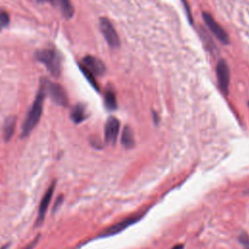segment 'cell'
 Here are the masks:
<instances>
[{"label":"cell","instance_id":"cell-1","mask_svg":"<svg viewBox=\"0 0 249 249\" xmlns=\"http://www.w3.org/2000/svg\"><path fill=\"white\" fill-rule=\"evenodd\" d=\"M45 91L42 87H40V89L37 92V95L31 105V108L29 109L25 120L22 124L21 127V137H26L36 126V124L39 123L42 112H43V103L45 98Z\"/></svg>","mask_w":249,"mask_h":249},{"label":"cell","instance_id":"cell-2","mask_svg":"<svg viewBox=\"0 0 249 249\" xmlns=\"http://www.w3.org/2000/svg\"><path fill=\"white\" fill-rule=\"evenodd\" d=\"M37 61L43 63L47 70L54 77H59L61 73V55L54 49L39 50L35 53Z\"/></svg>","mask_w":249,"mask_h":249},{"label":"cell","instance_id":"cell-3","mask_svg":"<svg viewBox=\"0 0 249 249\" xmlns=\"http://www.w3.org/2000/svg\"><path fill=\"white\" fill-rule=\"evenodd\" d=\"M41 87L44 89L45 93L48 94L54 103L63 107L68 105V97L62 86L43 79L41 82Z\"/></svg>","mask_w":249,"mask_h":249},{"label":"cell","instance_id":"cell-4","mask_svg":"<svg viewBox=\"0 0 249 249\" xmlns=\"http://www.w3.org/2000/svg\"><path fill=\"white\" fill-rule=\"evenodd\" d=\"M99 28L101 33L103 34L106 42L111 48H119L120 47V38L119 35L111 23V21L106 18H101L99 19Z\"/></svg>","mask_w":249,"mask_h":249},{"label":"cell","instance_id":"cell-5","mask_svg":"<svg viewBox=\"0 0 249 249\" xmlns=\"http://www.w3.org/2000/svg\"><path fill=\"white\" fill-rule=\"evenodd\" d=\"M202 18L205 22V24L207 25V27L210 29V31L214 34V36L223 44H230V38L229 35L227 34V32L225 31V29L212 18V16L207 13V12H203L202 13Z\"/></svg>","mask_w":249,"mask_h":249},{"label":"cell","instance_id":"cell-6","mask_svg":"<svg viewBox=\"0 0 249 249\" xmlns=\"http://www.w3.org/2000/svg\"><path fill=\"white\" fill-rule=\"evenodd\" d=\"M216 74H217V81L220 89L227 94L229 91V85H230V68L228 63L225 59H220L217 67H216Z\"/></svg>","mask_w":249,"mask_h":249},{"label":"cell","instance_id":"cell-7","mask_svg":"<svg viewBox=\"0 0 249 249\" xmlns=\"http://www.w3.org/2000/svg\"><path fill=\"white\" fill-rule=\"evenodd\" d=\"M142 215H132L129 217L124 218V220L112 225L111 227L105 229L102 232H100L99 236L101 237H105V236H110V235H114L116 233H119L120 231H124L125 228L133 225L134 223H136L137 221H139L141 219Z\"/></svg>","mask_w":249,"mask_h":249},{"label":"cell","instance_id":"cell-8","mask_svg":"<svg viewBox=\"0 0 249 249\" xmlns=\"http://www.w3.org/2000/svg\"><path fill=\"white\" fill-rule=\"evenodd\" d=\"M120 131V122L115 117H109L104 127L105 141L108 144H115Z\"/></svg>","mask_w":249,"mask_h":249},{"label":"cell","instance_id":"cell-9","mask_svg":"<svg viewBox=\"0 0 249 249\" xmlns=\"http://www.w3.org/2000/svg\"><path fill=\"white\" fill-rule=\"evenodd\" d=\"M54 187H55V182H53L50 185V187L47 189L46 193L44 194V196H43V197H42V199L40 201L39 209H38V217H37V220H36V226L41 225L43 220H44V218H45L46 212L48 210V207L50 205V202H51L53 191H54Z\"/></svg>","mask_w":249,"mask_h":249},{"label":"cell","instance_id":"cell-10","mask_svg":"<svg viewBox=\"0 0 249 249\" xmlns=\"http://www.w3.org/2000/svg\"><path fill=\"white\" fill-rule=\"evenodd\" d=\"M82 65L85 66L89 71H90L94 76H102L106 72V67L104 63L97 57L87 55L83 58Z\"/></svg>","mask_w":249,"mask_h":249},{"label":"cell","instance_id":"cell-11","mask_svg":"<svg viewBox=\"0 0 249 249\" xmlns=\"http://www.w3.org/2000/svg\"><path fill=\"white\" fill-rule=\"evenodd\" d=\"M70 118L75 124L82 123L87 118V111L85 105L82 103L76 104L71 110Z\"/></svg>","mask_w":249,"mask_h":249},{"label":"cell","instance_id":"cell-12","mask_svg":"<svg viewBox=\"0 0 249 249\" xmlns=\"http://www.w3.org/2000/svg\"><path fill=\"white\" fill-rule=\"evenodd\" d=\"M40 3H50L53 6H58L60 8L61 14L68 15L71 14L74 10L73 5L71 4L70 0H38Z\"/></svg>","mask_w":249,"mask_h":249},{"label":"cell","instance_id":"cell-13","mask_svg":"<svg viewBox=\"0 0 249 249\" xmlns=\"http://www.w3.org/2000/svg\"><path fill=\"white\" fill-rule=\"evenodd\" d=\"M16 124H17V119L15 117H9L5 120L4 126H3V136L5 141H9L12 138L15 132Z\"/></svg>","mask_w":249,"mask_h":249},{"label":"cell","instance_id":"cell-14","mask_svg":"<svg viewBox=\"0 0 249 249\" xmlns=\"http://www.w3.org/2000/svg\"><path fill=\"white\" fill-rule=\"evenodd\" d=\"M121 141H122V144L126 149L132 148L134 146V136H133V132L130 127L124 126V128L123 129V132H122Z\"/></svg>","mask_w":249,"mask_h":249},{"label":"cell","instance_id":"cell-15","mask_svg":"<svg viewBox=\"0 0 249 249\" xmlns=\"http://www.w3.org/2000/svg\"><path fill=\"white\" fill-rule=\"evenodd\" d=\"M104 104H105V107L110 111L117 109L116 94L112 89L106 90V92L104 94Z\"/></svg>","mask_w":249,"mask_h":249},{"label":"cell","instance_id":"cell-16","mask_svg":"<svg viewBox=\"0 0 249 249\" xmlns=\"http://www.w3.org/2000/svg\"><path fill=\"white\" fill-rule=\"evenodd\" d=\"M80 69H81V71H82V73L84 74V76L87 78V80L89 81V83L96 89V90H98V85H97V82L95 81V76L90 72V71H89L85 66H83V65H80Z\"/></svg>","mask_w":249,"mask_h":249},{"label":"cell","instance_id":"cell-17","mask_svg":"<svg viewBox=\"0 0 249 249\" xmlns=\"http://www.w3.org/2000/svg\"><path fill=\"white\" fill-rule=\"evenodd\" d=\"M10 22V18H9V15L5 12V11H2L0 10V31L5 28Z\"/></svg>","mask_w":249,"mask_h":249},{"label":"cell","instance_id":"cell-18","mask_svg":"<svg viewBox=\"0 0 249 249\" xmlns=\"http://www.w3.org/2000/svg\"><path fill=\"white\" fill-rule=\"evenodd\" d=\"M238 241L240 242L244 249H249V235L246 232H242L238 236Z\"/></svg>","mask_w":249,"mask_h":249},{"label":"cell","instance_id":"cell-19","mask_svg":"<svg viewBox=\"0 0 249 249\" xmlns=\"http://www.w3.org/2000/svg\"><path fill=\"white\" fill-rule=\"evenodd\" d=\"M39 239H40V234H38L30 243H28V244H27L25 247H23L22 249H34Z\"/></svg>","mask_w":249,"mask_h":249},{"label":"cell","instance_id":"cell-20","mask_svg":"<svg viewBox=\"0 0 249 249\" xmlns=\"http://www.w3.org/2000/svg\"><path fill=\"white\" fill-rule=\"evenodd\" d=\"M62 200H63V196H59L56 198V201H55V203H54V205H53V211H55V210L59 207V205L62 203Z\"/></svg>","mask_w":249,"mask_h":249},{"label":"cell","instance_id":"cell-21","mask_svg":"<svg viewBox=\"0 0 249 249\" xmlns=\"http://www.w3.org/2000/svg\"><path fill=\"white\" fill-rule=\"evenodd\" d=\"M171 249H184V245L183 244H177L174 247H172Z\"/></svg>","mask_w":249,"mask_h":249},{"label":"cell","instance_id":"cell-22","mask_svg":"<svg viewBox=\"0 0 249 249\" xmlns=\"http://www.w3.org/2000/svg\"><path fill=\"white\" fill-rule=\"evenodd\" d=\"M9 247V244H5L4 246H2L0 249H7Z\"/></svg>","mask_w":249,"mask_h":249},{"label":"cell","instance_id":"cell-23","mask_svg":"<svg viewBox=\"0 0 249 249\" xmlns=\"http://www.w3.org/2000/svg\"><path fill=\"white\" fill-rule=\"evenodd\" d=\"M248 193H249V192H248Z\"/></svg>","mask_w":249,"mask_h":249}]
</instances>
